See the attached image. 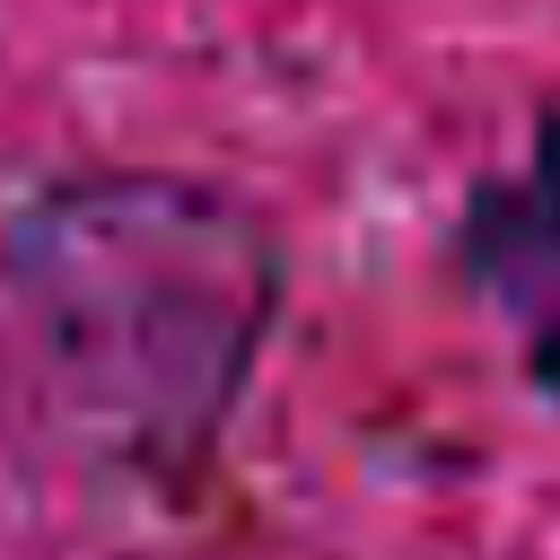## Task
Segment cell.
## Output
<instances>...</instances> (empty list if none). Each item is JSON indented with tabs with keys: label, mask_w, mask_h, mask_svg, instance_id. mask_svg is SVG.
Segmentation results:
<instances>
[{
	"label": "cell",
	"mask_w": 560,
	"mask_h": 560,
	"mask_svg": "<svg viewBox=\"0 0 560 560\" xmlns=\"http://www.w3.org/2000/svg\"><path fill=\"white\" fill-rule=\"evenodd\" d=\"M289 271L254 201L105 166L0 219V411L79 472L184 481L228 438Z\"/></svg>",
	"instance_id": "6da1fadb"
},
{
	"label": "cell",
	"mask_w": 560,
	"mask_h": 560,
	"mask_svg": "<svg viewBox=\"0 0 560 560\" xmlns=\"http://www.w3.org/2000/svg\"><path fill=\"white\" fill-rule=\"evenodd\" d=\"M455 262L516 332L525 385L560 411V114L534 131V158L472 184L455 219Z\"/></svg>",
	"instance_id": "7a4b0ae2"
}]
</instances>
